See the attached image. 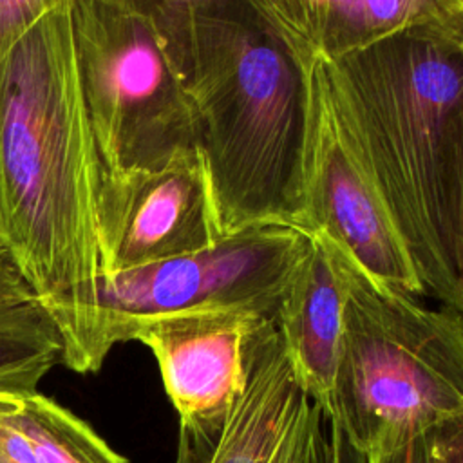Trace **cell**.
Segmentation results:
<instances>
[{"instance_id": "obj_1", "label": "cell", "mask_w": 463, "mask_h": 463, "mask_svg": "<svg viewBox=\"0 0 463 463\" xmlns=\"http://www.w3.org/2000/svg\"><path fill=\"white\" fill-rule=\"evenodd\" d=\"M194 114L222 237L309 233L317 63L266 0H145Z\"/></svg>"}, {"instance_id": "obj_2", "label": "cell", "mask_w": 463, "mask_h": 463, "mask_svg": "<svg viewBox=\"0 0 463 463\" xmlns=\"http://www.w3.org/2000/svg\"><path fill=\"white\" fill-rule=\"evenodd\" d=\"M99 179L71 2L52 0L0 63V242L49 313L92 298Z\"/></svg>"}, {"instance_id": "obj_3", "label": "cell", "mask_w": 463, "mask_h": 463, "mask_svg": "<svg viewBox=\"0 0 463 463\" xmlns=\"http://www.w3.org/2000/svg\"><path fill=\"white\" fill-rule=\"evenodd\" d=\"M329 105L376 186L425 297L461 313L439 166L463 96V22L416 27L318 61Z\"/></svg>"}, {"instance_id": "obj_4", "label": "cell", "mask_w": 463, "mask_h": 463, "mask_svg": "<svg viewBox=\"0 0 463 463\" xmlns=\"http://www.w3.org/2000/svg\"><path fill=\"white\" fill-rule=\"evenodd\" d=\"M331 246L347 297L329 421L365 458L463 416V313L427 307Z\"/></svg>"}, {"instance_id": "obj_5", "label": "cell", "mask_w": 463, "mask_h": 463, "mask_svg": "<svg viewBox=\"0 0 463 463\" xmlns=\"http://www.w3.org/2000/svg\"><path fill=\"white\" fill-rule=\"evenodd\" d=\"M311 235L289 226H253L215 246L96 280L92 298L52 311L61 364L96 373L116 344L150 318L208 307H253L268 315L311 250Z\"/></svg>"}, {"instance_id": "obj_6", "label": "cell", "mask_w": 463, "mask_h": 463, "mask_svg": "<svg viewBox=\"0 0 463 463\" xmlns=\"http://www.w3.org/2000/svg\"><path fill=\"white\" fill-rule=\"evenodd\" d=\"M83 101L110 174L152 172L195 152L188 96L145 0H69Z\"/></svg>"}, {"instance_id": "obj_7", "label": "cell", "mask_w": 463, "mask_h": 463, "mask_svg": "<svg viewBox=\"0 0 463 463\" xmlns=\"http://www.w3.org/2000/svg\"><path fill=\"white\" fill-rule=\"evenodd\" d=\"M175 463H364L300 382L275 318L246 349V383L230 412L179 423Z\"/></svg>"}, {"instance_id": "obj_8", "label": "cell", "mask_w": 463, "mask_h": 463, "mask_svg": "<svg viewBox=\"0 0 463 463\" xmlns=\"http://www.w3.org/2000/svg\"><path fill=\"white\" fill-rule=\"evenodd\" d=\"M222 239L199 150L152 172L110 174L98 190L99 275L197 253Z\"/></svg>"}, {"instance_id": "obj_9", "label": "cell", "mask_w": 463, "mask_h": 463, "mask_svg": "<svg viewBox=\"0 0 463 463\" xmlns=\"http://www.w3.org/2000/svg\"><path fill=\"white\" fill-rule=\"evenodd\" d=\"M307 217L309 235L327 239L374 280L425 295L376 186L329 105L318 63Z\"/></svg>"}, {"instance_id": "obj_10", "label": "cell", "mask_w": 463, "mask_h": 463, "mask_svg": "<svg viewBox=\"0 0 463 463\" xmlns=\"http://www.w3.org/2000/svg\"><path fill=\"white\" fill-rule=\"evenodd\" d=\"M275 315L253 307H208L137 324L130 340L146 345L181 425L224 418L246 383V349Z\"/></svg>"}, {"instance_id": "obj_11", "label": "cell", "mask_w": 463, "mask_h": 463, "mask_svg": "<svg viewBox=\"0 0 463 463\" xmlns=\"http://www.w3.org/2000/svg\"><path fill=\"white\" fill-rule=\"evenodd\" d=\"M311 239V250L288 284L275 322L300 382L329 418L347 284L335 248L320 235Z\"/></svg>"}, {"instance_id": "obj_12", "label": "cell", "mask_w": 463, "mask_h": 463, "mask_svg": "<svg viewBox=\"0 0 463 463\" xmlns=\"http://www.w3.org/2000/svg\"><path fill=\"white\" fill-rule=\"evenodd\" d=\"M297 45L333 61L394 34L463 22V0H266Z\"/></svg>"}, {"instance_id": "obj_13", "label": "cell", "mask_w": 463, "mask_h": 463, "mask_svg": "<svg viewBox=\"0 0 463 463\" xmlns=\"http://www.w3.org/2000/svg\"><path fill=\"white\" fill-rule=\"evenodd\" d=\"M0 463H128L38 391L0 392Z\"/></svg>"}, {"instance_id": "obj_14", "label": "cell", "mask_w": 463, "mask_h": 463, "mask_svg": "<svg viewBox=\"0 0 463 463\" xmlns=\"http://www.w3.org/2000/svg\"><path fill=\"white\" fill-rule=\"evenodd\" d=\"M61 354L51 313L0 242V392L36 391Z\"/></svg>"}, {"instance_id": "obj_15", "label": "cell", "mask_w": 463, "mask_h": 463, "mask_svg": "<svg viewBox=\"0 0 463 463\" xmlns=\"http://www.w3.org/2000/svg\"><path fill=\"white\" fill-rule=\"evenodd\" d=\"M439 201L463 313V96L447 127L439 166Z\"/></svg>"}, {"instance_id": "obj_16", "label": "cell", "mask_w": 463, "mask_h": 463, "mask_svg": "<svg viewBox=\"0 0 463 463\" xmlns=\"http://www.w3.org/2000/svg\"><path fill=\"white\" fill-rule=\"evenodd\" d=\"M364 463H463V416L373 452L364 458Z\"/></svg>"}, {"instance_id": "obj_17", "label": "cell", "mask_w": 463, "mask_h": 463, "mask_svg": "<svg viewBox=\"0 0 463 463\" xmlns=\"http://www.w3.org/2000/svg\"><path fill=\"white\" fill-rule=\"evenodd\" d=\"M52 0H0V63Z\"/></svg>"}]
</instances>
